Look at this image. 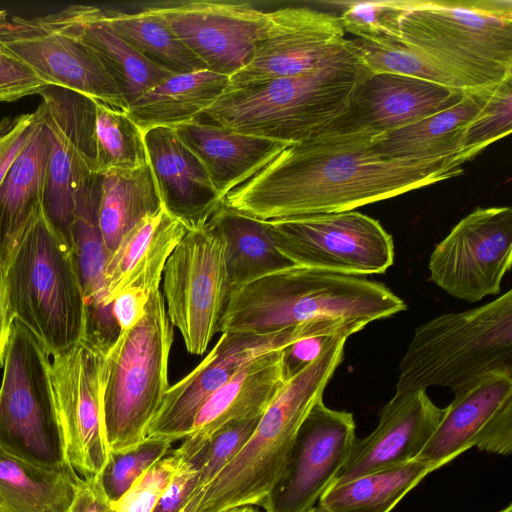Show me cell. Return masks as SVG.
<instances>
[{
    "label": "cell",
    "instance_id": "obj_1",
    "mask_svg": "<svg viewBox=\"0 0 512 512\" xmlns=\"http://www.w3.org/2000/svg\"><path fill=\"white\" fill-rule=\"evenodd\" d=\"M368 132L319 133L283 149L222 204L260 221L337 213L460 176L467 153L431 159L385 157Z\"/></svg>",
    "mask_w": 512,
    "mask_h": 512
},
{
    "label": "cell",
    "instance_id": "obj_2",
    "mask_svg": "<svg viewBox=\"0 0 512 512\" xmlns=\"http://www.w3.org/2000/svg\"><path fill=\"white\" fill-rule=\"evenodd\" d=\"M406 309L381 282L292 265L232 289L220 332L266 334L324 321L367 326Z\"/></svg>",
    "mask_w": 512,
    "mask_h": 512
},
{
    "label": "cell",
    "instance_id": "obj_3",
    "mask_svg": "<svg viewBox=\"0 0 512 512\" xmlns=\"http://www.w3.org/2000/svg\"><path fill=\"white\" fill-rule=\"evenodd\" d=\"M2 266L15 320L50 357L84 338L88 309L77 259L44 200L30 210Z\"/></svg>",
    "mask_w": 512,
    "mask_h": 512
},
{
    "label": "cell",
    "instance_id": "obj_4",
    "mask_svg": "<svg viewBox=\"0 0 512 512\" xmlns=\"http://www.w3.org/2000/svg\"><path fill=\"white\" fill-rule=\"evenodd\" d=\"M370 74L347 47L311 72L226 89L196 119L241 134L300 143L337 119Z\"/></svg>",
    "mask_w": 512,
    "mask_h": 512
},
{
    "label": "cell",
    "instance_id": "obj_5",
    "mask_svg": "<svg viewBox=\"0 0 512 512\" xmlns=\"http://www.w3.org/2000/svg\"><path fill=\"white\" fill-rule=\"evenodd\" d=\"M347 338L332 337L315 360L287 378L247 443L204 489L195 512L261 505L283 471L301 424L315 403L323 399L343 359Z\"/></svg>",
    "mask_w": 512,
    "mask_h": 512
},
{
    "label": "cell",
    "instance_id": "obj_6",
    "mask_svg": "<svg viewBox=\"0 0 512 512\" xmlns=\"http://www.w3.org/2000/svg\"><path fill=\"white\" fill-rule=\"evenodd\" d=\"M495 371H512V290L418 326L400 361L395 393L430 386L455 393Z\"/></svg>",
    "mask_w": 512,
    "mask_h": 512
},
{
    "label": "cell",
    "instance_id": "obj_7",
    "mask_svg": "<svg viewBox=\"0 0 512 512\" xmlns=\"http://www.w3.org/2000/svg\"><path fill=\"white\" fill-rule=\"evenodd\" d=\"M173 326L160 290L152 292L143 318L120 331L102 368V416L109 452H125L146 440L169 389Z\"/></svg>",
    "mask_w": 512,
    "mask_h": 512
},
{
    "label": "cell",
    "instance_id": "obj_8",
    "mask_svg": "<svg viewBox=\"0 0 512 512\" xmlns=\"http://www.w3.org/2000/svg\"><path fill=\"white\" fill-rule=\"evenodd\" d=\"M401 40L433 56L471 88L512 78L511 0H409Z\"/></svg>",
    "mask_w": 512,
    "mask_h": 512
},
{
    "label": "cell",
    "instance_id": "obj_9",
    "mask_svg": "<svg viewBox=\"0 0 512 512\" xmlns=\"http://www.w3.org/2000/svg\"><path fill=\"white\" fill-rule=\"evenodd\" d=\"M0 384V449L29 463L65 465L50 381V356L14 320Z\"/></svg>",
    "mask_w": 512,
    "mask_h": 512
},
{
    "label": "cell",
    "instance_id": "obj_10",
    "mask_svg": "<svg viewBox=\"0 0 512 512\" xmlns=\"http://www.w3.org/2000/svg\"><path fill=\"white\" fill-rule=\"evenodd\" d=\"M162 278L172 326L180 331L187 352L203 355L220 332L232 290L225 243L209 221L186 232L168 258Z\"/></svg>",
    "mask_w": 512,
    "mask_h": 512
},
{
    "label": "cell",
    "instance_id": "obj_11",
    "mask_svg": "<svg viewBox=\"0 0 512 512\" xmlns=\"http://www.w3.org/2000/svg\"><path fill=\"white\" fill-rule=\"evenodd\" d=\"M265 222L276 249L293 265L364 277L394 263L392 235L355 210Z\"/></svg>",
    "mask_w": 512,
    "mask_h": 512
},
{
    "label": "cell",
    "instance_id": "obj_12",
    "mask_svg": "<svg viewBox=\"0 0 512 512\" xmlns=\"http://www.w3.org/2000/svg\"><path fill=\"white\" fill-rule=\"evenodd\" d=\"M363 328V324L356 322L324 321L266 334L222 333L199 365L169 387L148 428L146 439L170 443L183 440L205 401L250 360L286 349L310 335L323 333L351 336Z\"/></svg>",
    "mask_w": 512,
    "mask_h": 512
},
{
    "label": "cell",
    "instance_id": "obj_13",
    "mask_svg": "<svg viewBox=\"0 0 512 512\" xmlns=\"http://www.w3.org/2000/svg\"><path fill=\"white\" fill-rule=\"evenodd\" d=\"M108 347L86 331L70 350L50 357V381L64 463L79 478L98 476L109 448L102 416V368Z\"/></svg>",
    "mask_w": 512,
    "mask_h": 512
},
{
    "label": "cell",
    "instance_id": "obj_14",
    "mask_svg": "<svg viewBox=\"0 0 512 512\" xmlns=\"http://www.w3.org/2000/svg\"><path fill=\"white\" fill-rule=\"evenodd\" d=\"M512 263V209L476 208L432 250L429 280L469 303L498 295Z\"/></svg>",
    "mask_w": 512,
    "mask_h": 512
},
{
    "label": "cell",
    "instance_id": "obj_15",
    "mask_svg": "<svg viewBox=\"0 0 512 512\" xmlns=\"http://www.w3.org/2000/svg\"><path fill=\"white\" fill-rule=\"evenodd\" d=\"M40 96L34 112L45 129L49 148L44 204L68 238L77 200L98 176L93 100L56 87H48Z\"/></svg>",
    "mask_w": 512,
    "mask_h": 512
},
{
    "label": "cell",
    "instance_id": "obj_16",
    "mask_svg": "<svg viewBox=\"0 0 512 512\" xmlns=\"http://www.w3.org/2000/svg\"><path fill=\"white\" fill-rule=\"evenodd\" d=\"M0 48L50 87L127 109L100 58L83 42L59 28L49 14L9 17L0 30Z\"/></svg>",
    "mask_w": 512,
    "mask_h": 512
},
{
    "label": "cell",
    "instance_id": "obj_17",
    "mask_svg": "<svg viewBox=\"0 0 512 512\" xmlns=\"http://www.w3.org/2000/svg\"><path fill=\"white\" fill-rule=\"evenodd\" d=\"M346 49L336 14L307 7L266 12L250 62L229 77L227 89L311 72Z\"/></svg>",
    "mask_w": 512,
    "mask_h": 512
},
{
    "label": "cell",
    "instance_id": "obj_18",
    "mask_svg": "<svg viewBox=\"0 0 512 512\" xmlns=\"http://www.w3.org/2000/svg\"><path fill=\"white\" fill-rule=\"evenodd\" d=\"M353 414L317 401L301 424L264 512H308L333 484L356 440Z\"/></svg>",
    "mask_w": 512,
    "mask_h": 512
},
{
    "label": "cell",
    "instance_id": "obj_19",
    "mask_svg": "<svg viewBox=\"0 0 512 512\" xmlns=\"http://www.w3.org/2000/svg\"><path fill=\"white\" fill-rule=\"evenodd\" d=\"M472 447L511 454L512 371L490 372L455 392L416 459L438 469Z\"/></svg>",
    "mask_w": 512,
    "mask_h": 512
},
{
    "label": "cell",
    "instance_id": "obj_20",
    "mask_svg": "<svg viewBox=\"0 0 512 512\" xmlns=\"http://www.w3.org/2000/svg\"><path fill=\"white\" fill-rule=\"evenodd\" d=\"M214 73L231 77L251 60L265 20L245 2L194 0L147 6Z\"/></svg>",
    "mask_w": 512,
    "mask_h": 512
},
{
    "label": "cell",
    "instance_id": "obj_21",
    "mask_svg": "<svg viewBox=\"0 0 512 512\" xmlns=\"http://www.w3.org/2000/svg\"><path fill=\"white\" fill-rule=\"evenodd\" d=\"M464 91L397 74H370L358 86L346 110L321 133L368 132L382 136L456 104Z\"/></svg>",
    "mask_w": 512,
    "mask_h": 512
},
{
    "label": "cell",
    "instance_id": "obj_22",
    "mask_svg": "<svg viewBox=\"0 0 512 512\" xmlns=\"http://www.w3.org/2000/svg\"><path fill=\"white\" fill-rule=\"evenodd\" d=\"M443 414L426 390L395 393L380 410L375 430L355 440L332 485L415 460Z\"/></svg>",
    "mask_w": 512,
    "mask_h": 512
},
{
    "label": "cell",
    "instance_id": "obj_23",
    "mask_svg": "<svg viewBox=\"0 0 512 512\" xmlns=\"http://www.w3.org/2000/svg\"><path fill=\"white\" fill-rule=\"evenodd\" d=\"M287 378L285 349L250 360L205 401L174 451L184 461L197 458L224 426L262 416Z\"/></svg>",
    "mask_w": 512,
    "mask_h": 512
},
{
    "label": "cell",
    "instance_id": "obj_24",
    "mask_svg": "<svg viewBox=\"0 0 512 512\" xmlns=\"http://www.w3.org/2000/svg\"><path fill=\"white\" fill-rule=\"evenodd\" d=\"M143 140L163 207L187 230L205 225L223 199L200 160L172 127L146 130Z\"/></svg>",
    "mask_w": 512,
    "mask_h": 512
},
{
    "label": "cell",
    "instance_id": "obj_25",
    "mask_svg": "<svg viewBox=\"0 0 512 512\" xmlns=\"http://www.w3.org/2000/svg\"><path fill=\"white\" fill-rule=\"evenodd\" d=\"M187 231L163 205L143 217L108 257L104 306L111 307L114 298L128 288H139L149 295L159 290L165 264Z\"/></svg>",
    "mask_w": 512,
    "mask_h": 512
},
{
    "label": "cell",
    "instance_id": "obj_26",
    "mask_svg": "<svg viewBox=\"0 0 512 512\" xmlns=\"http://www.w3.org/2000/svg\"><path fill=\"white\" fill-rule=\"evenodd\" d=\"M62 30L88 46L102 61L127 107L173 73L147 59L109 28L99 7L74 4L49 14Z\"/></svg>",
    "mask_w": 512,
    "mask_h": 512
},
{
    "label": "cell",
    "instance_id": "obj_27",
    "mask_svg": "<svg viewBox=\"0 0 512 512\" xmlns=\"http://www.w3.org/2000/svg\"><path fill=\"white\" fill-rule=\"evenodd\" d=\"M172 128L200 160L222 199L290 145L199 119Z\"/></svg>",
    "mask_w": 512,
    "mask_h": 512
},
{
    "label": "cell",
    "instance_id": "obj_28",
    "mask_svg": "<svg viewBox=\"0 0 512 512\" xmlns=\"http://www.w3.org/2000/svg\"><path fill=\"white\" fill-rule=\"evenodd\" d=\"M501 83L466 89L456 104L382 135L376 140L374 149L385 157L403 159H431L467 153L462 150L466 130Z\"/></svg>",
    "mask_w": 512,
    "mask_h": 512
},
{
    "label": "cell",
    "instance_id": "obj_29",
    "mask_svg": "<svg viewBox=\"0 0 512 512\" xmlns=\"http://www.w3.org/2000/svg\"><path fill=\"white\" fill-rule=\"evenodd\" d=\"M229 77L207 69L173 74L127 107V114L143 132L175 127L195 120L227 89Z\"/></svg>",
    "mask_w": 512,
    "mask_h": 512
},
{
    "label": "cell",
    "instance_id": "obj_30",
    "mask_svg": "<svg viewBox=\"0 0 512 512\" xmlns=\"http://www.w3.org/2000/svg\"><path fill=\"white\" fill-rule=\"evenodd\" d=\"M48 154L46 132L35 114L29 137L0 186V265L32 207L45 200Z\"/></svg>",
    "mask_w": 512,
    "mask_h": 512
},
{
    "label": "cell",
    "instance_id": "obj_31",
    "mask_svg": "<svg viewBox=\"0 0 512 512\" xmlns=\"http://www.w3.org/2000/svg\"><path fill=\"white\" fill-rule=\"evenodd\" d=\"M99 175L80 194L68 230L80 271L88 322L101 332L117 328L112 306H104L105 267L109 253L98 224Z\"/></svg>",
    "mask_w": 512,
    "mask_h": 512
},
{
    "label": "cell",
    "instance_id": "obj_32",
    "mask_svg": "<svg viewBox=\"0 0 512 512\" xmlns=\"http://www.w3.org/2000/svg\"><path fill=\"white\" fill-rule=\"evenodd\" d=\"M79 479L67 466L41 467L0 449V512H68Z\"/></svg>",
    "mask_w": 512,
    "mask_h": 512
},
{
    "label": "cell",
    "instance_id": "obj_33",
    "mask_svg": "<svg viewBox=\"0 0 512 512\" xmlns=\"http://www.w3.org/2000/svg\"><path fill=\"white\" fill-rule=\"evenodd\" d=\"M162 206L149 164L99 175L98 224L109 255L143 217Z\"/></svg>",
    "mask_w": 512,
    "mask_h": 512
},
{
    "label": "cell",
    "instance_id": "obj_34",
    "mask_svg": "<svg viewBox=\"0 0 512 512\" xmlns=\"http://www.w3.org/2000/svg\"><path fill=\"white\" fill-rule=\"evenodd\" d=\"M209 223L224 240L232 289L293 265L276 249L265 221L239 214L222 204Z\"/></svg>",
    "mask_w": 512,
    "mask_h": 512
},
{
    "label": "cell",
    "instance_id": "obj_35",
    "mask_svg": "<svg viewBox=\"0 0 512 512\" xmlns=\"http://www.w3.org/2000/svg\"><path fill=\"white\" fill-rule=\"evenodd\" d=\"M436 469L418 459L331 485L318 501L329 512H390Z\"/></svg>",
    "mask_w": 512,
    "mask_h": 512
},
{
    "label": "cell",
    "instance_id": "obj_36",
    "mask_svg": "<svg viewBox=\"0 0 512 512\" xmlns=\"http://www.w3.org/2000/svg\"><path fill=\"white\" fill-rule=\"evenodd\" d=\"M99 16L139 53L173 74L206 69L166 23L147 7L136 12L99 7Z\"/></svg>",
    "mask_w": 512,
    "mask_h": 512
},
{
    "label": "cell",
    "instance_id": "obj_37",
    "mask_svg": "<svg viewBox=\"0 0 512 512\" xmlns=\"http://www.w3.org/2000/svg\"><path fill=\"white\" fill-rule=\"evenodd\" d=\"M348 49L371 73H391L466 90L470 85L445 64L401 39H346Z\"/></svg>",
    "mask_w": 512,
    "mask_h": 512
},
{
    "label": "cell",
    "instance_id": "obj_38",
    "mask_svg": "<svg viewBox=\"0 0 512 512\" xmlns=\"http://www.w3.org/2000/svg\"><path fill=\"white\" fill-rule=\"evenodd\" d=\"M93 100L96 173L128 171L148 163L143 133L126 110Z\"/></svg>",
    "mask_w": 512,
    "mask_h": 512
},
{
    "label": "cell",
    "instance_id": "obj_39",
    "mask_svg": "<svg viewBox=\"0 0 512 512\" xmlns=\"http://www.w3.org/2000/svg\"><path fill=\"white\" fill-rule=\"evenodd\" d=\"M409 0H376L340 2L338 15L344 32L357 39L375 41L401 39V20Z\"/></svg>",
    "mask_w": 512,
    "mask_h": 512
},
{
    "label": "cell",
    "instance_id": "obj_40",
    "mask_svg": "<svg viewBox=\"0 0 512 512\" xmlns=\"http://www.w3.org/2000/svg\"><path fill=\"white\" fill-rule=\"evenodd\" d=\"M168 441L146 439L136 448L125 452H109L106 465L97 476L108 499L115 503L132 484L153 464L167 455Z\"/></svg>",
    "mask_w": 512,
    "mask_h": 512
},
{
    "label": "cell",
    "instance_id": "obj_41",
    "mask_svg": "<svg viewBox=\"0 0 512 512\" xmlns=\"http://www.w3.org/2000/svg\"><path fill=\"white\" fill-rule=\"evenodd\" d=\"M512 78L503 81L466 130L462 150L473 157L512 130Z\"/></svg>",
    "mask_w": 512,
    "mask_h": 512
},
{
    "label": "cell",
    "instance_id": "obj_42",
    "mask_svg": "<svg viewBox=\"0 0 512 512\" xmlns=\"http://www.w3.org/2000/svg\"><path fill=\"white\" fill-rule=\"evenodd\" d=\"M185 461L174 450L153 464L113 503L115 512H152L163 491Z\"/></svg>",
    "mask_w": 512,
    "mask_h": 512
},
{
    "label": "cell",
    "instance_id": "obj_43",
    "mask_svg": "<svg viewBox=\"0 0 512 512\" xmlns=\"http://www.w3.org/2000/svg\"><path fill=\"white\" fill-rule=\"evenodd\" d=\"M260 417L230 423L212 436L203 451L197 490L205 489L235 458L251 437Z\"/></svg>",
    "mask_w": 512,
    "mask_h": 512
},
{
    "label": "cell",
    "instance_id": "obj_44",
    "mask_svg": "<svg viewBox=\"0 0 512 512\" xmlns=\"http://www.w3.org/2000/svg\"><path fill=\"white\" fill-rule=\"evenodd\" d=\"M48 87L31 70L0 48V103L40 95Z\"/></svg>",
    "mask_w": 512,
    "mask_h": 512
},
{
    "label": "cell",
    "instance_id": "obj_45",
    "mask_svg": "<svg viewBox=\"0 0 512 512\" xmlns=\"http://www.w3.org/2000/svg\"><path fill=\"white\" fill-rule=\"evenodd\" d=\"M201 464L202 455L185 461L163 491L152 512H180L197 490Z\"/></svg>",
    "mask_w": 512,
    "mask_h": 512
},
{
    "label": "cell",
    "instance_id": "obj_46",
    "mask_svg": "<svg viewBox=\"0 0 512 512\" xmlns=\"http://www.w3.org/2000/svg\"><path fill=\"white\" fill-rule=\"evenodd\" d=\"M34 118V112H30L0 119V186L13 160L24 147Z\"/></svg>",
    "mask_w": 512,
    "mask_h": 512
},
{
    "label": "cell",
    "instance_id": "obj_47",
    "mask_svg": "<svg viewBox=\"0 0 512 512\" xmlns=\"http://www.w3.org/2000/svg\"><path fill=\"white\" fill-rule=\"evenodd\" d=\"M149 296L139 288H128L114 298L112 314L119 332L130 329L143 318Z\"/></svg>",
    "mask_w": 512,
    "mask_h": 512
},
{
    "label": "cell",
    "instance_id": "obj_48",
    "mask_svg": "<svg viewBox=\"0 0 512 512\" xmlns=\"http://www.w3.org/2000/svg\"><path fill=\"white\" fill-rule=\"evenodd\" d=\"M336 335L344 334H314L287 347L285 349V364L288 377L315 360L324 350L328 341Z\"/></svg>",
    "mask_w": 512,
    "mask_h": 512
},
{
    "label": "cell",
    "instance_id": "obj_49",
    "mask_svg": "<svg viewBox=\"0 0 512 512\" xmlns=\"http://www.w3.org/2000/svg\"><path fill=\"white\" fill-rule=\"evenodd\" d=\"M68 512H115V509L96 476L79 479L75 497Z\"/></svg>",
    "mask_w": 512,
    "mask_h": 512
},
{
    "label": "cell",
    "instance_id": "obj_50",
    "mask_svg": "<svg viewBox=\"0 0 512 512\" xmlns=\"http://www.w3.org/2000/svg\"><path fill=\"white\" fill-rule=\"evenodd\" d=\"M14 320L8 300L3 266L0 265V367L3 366Z\"/></svg>",
    "mask_w": 512,
    "mask_h": 512
},
{
    "label": "cell",
    "instance_id": "obj_51",
    "mask_svg": "<svg viewBox=\"0 0 512 512\" xmlns=\"http://www.w3.org/2000/svg\"><path fill=\"white\" fill-rule=\"evenodd\" d=\"M204 489L196 490L189 501L186 503L184 508L180 512H195L201 498L203 495Z\"/></svg>",
    "mask_w": 512,
    "mask_h": 512
},
{
    "label": "cell",
    "instance_id": "obj_52",
    "mask_svg": "<svg viewBox=\"0 0 512 512\" xmlns=\"http://www.w3.org/2000/svg\"><path fill=\"white\" fill-rule=\"evenodd\" d=\"M9 19V14L6 10H0V30L5 26Z\"/></svg>",
    "mask_w": 512,
    "mask_h": 512
},
{
    "label": "cell",
    "instance_id": "obj_53",
    "mask_svg": "<svg viewBox=\"0 0 512 512\" xmlns=\"http://www.w3.org/2000/svg\"><path fill=\"white\" fill-rule=\"evenodd\" d=\"M308 512H329L327 509L322 507L320 504L315 505L312 509H310Z\"/></svg>",
    "mask_w": 512,
    "mask_h": 512
},
{
    "label": "cell",
    "instance_id": "obj_54",
    "mask_svg": "<svg viewBox=\"0 0 512 512\" xmlns=\"http://www.w3.org/2000/svg\"><path fill=\"white\" fill-rule=\"evenodd\" d=\"M250 506L234 508L225 512H247Z\"/></svg>",
    "mask_w": 512,
    "mask_h": 512
},
{
    "label": "cell",
    "instance_id": "obj_55",
    "mask_svg": "<svg viewBox=\"0 0 512 512\" xmlns=\"http://www.w3.org/2000/svg\"><path fill=\"white\" fill-rule=\"evenodd\" d=\"M499 512H512V505L508 504L505 508H503Z\"/></svg>",
    "mask_w": 512,
    "mask_h": 512
},
{
    "label": "cell",
    "instance_id": "obj_56",
    "mask_svg": "<svg viewBox=\"0 0 512 512\" xmlns=\"http://www.w3.org/2000/svg\"><path fill=\"white\" fill-rule=\"evenodd\" d=\"M247 512H261V511L254 506H250Z\"/></svg>",
    "mask_w": 512,
    "mask_h": 512
}]
</instances>
